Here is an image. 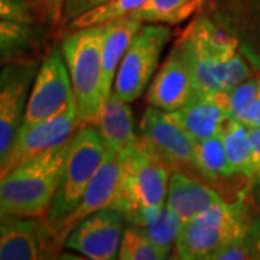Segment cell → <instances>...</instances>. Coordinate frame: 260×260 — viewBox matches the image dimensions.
I'll use <instances>...</instances> for the list:
<instances>
[{
    "instance_id": "obj_30",
    "label": "cell",
    "mask_w": 260,
    "mask_h": 260,
    "mask_svg": "<svg viewBox=\"0 0 260 260\" xmlns=\"http://www.w3.org/2000/svg\"><path fill=\"white\" fill-rule=\"evenodd\" d=\"M106 2L107 0H64L61 23L67 25L70 20H73L77 16L85 13V12L100 6V5L106 3Z\"/></svg>"
},
{
    "instance_id": "obj_3",
    "label": "cell",
    "mask_w": 260,
    "mask_h": 260,
    "mask_svg": "<svg viewBox=\"0 0 260 260\" xmlns=\"http://www.w3.org/2000/svg\"><path fill=\"white\" fill-rule=\"evenodd\" d=\"M120 185L114 208L126 215L167 204L172 167L143 136L119 153Z\"/></svg>"
},
{
    "instance_id": "obj_25",
    "label": "cell",
    "mask_w": 260,
    "mask_h": 260,
    "mask_svg": "<svg viewBox=\"0 0 260 260\" xmlns=\"http://www.w3.org/2000/svg\"><path fill=\"white\" fill-rule=\"evenodd\" d=\"M195 168L210 178H224L233 175L221 135H215L203 142H197Z\"/></svg>"
},
{
    "instance_id": "obj_29",
    "label": "cell",
    "mask_w": 260,
    "mask_h": 260,
    "mask_svg": "<svg viewBox=\"0 0 260 260\" xmlns=\"http://www.w3.org/2000/svg\"><path fill=\"white\" fill-rule=\"evenodd\" d=\"M0 19L35 23L29 0H0Z\"/></svg>"
},
{
    "instance_id": "obj_10",
    "label": "cell",
    "mask_w": 260,
    "mask_h": 260,
    "mask_svg": "<svg viewBox=\"0 0 260 260\" xmlns=\"http://www.w3.org/2000/svg\"><path fill=\"white\" fill-rule=\"evenodd\" d=\"M74 102L71 78L61 48H52L39 64L28 97L23 127L49 119Z\"/></svg>"
},
{
    "instance_id": "obj_32",
    "label": "cell",
    "mask_w": 260,
    "mask_h": 260,
    "mask_svg": "<svg viewBox=\"0 0 260 260\" xmlns=\"http://www.w3.org/2000/svg\"><path fill=\"white\" fill-rule=\"evenodd\" d=\"M62 6H64V0H47L45 5V15L51 20V23H61L62 18Z\"/></svg>"
},
{
    "instance_id": "obj_31",
    "label": "cell",
    "mask_w": 260,
    "mask_h": 260,
    "mask_svg": "<svg viewBox=\"0 0 260 260\" xmlns=\"http://www.w3.org/2000/svg\"><path fill=\"white\" fill-rule=\"evenodd\" d=\"M240 121L244 124H247L249 127H254V126H260V90L257 97L254 99V102L249 106V109L244 112L242 116Z\"/></svg>"
},
{
    "instance_id": "obj_16",
    "label": "cell",
    "mask_w": 260,
    "mask_h": 260,
    "mask_svg": "<svg viewBox=\"0 0 260 260\" xmlns=\"http://www.w3.org/2000/svg\"><path fill=\"white\" fill-rule=\"evenodd\" d=\"M142 23L143 22H140L139 19L129 15L104 25L102 74L103 99H106L113 91V84H114L117 68L126 51L129 49L135 35L142 28Z\"/></svg>"
},
{
    "instance_id": "obj_6",
    "label": "cell",
    "mask_w": 260,
    "mask_h": 260,
    "mask_svg": "<svg viewBox=\"0 0 260 260\" xmlns=\"http://www.w3.org/2000/svg\"><path fill=\"white\" fill-rule=\"evenodd\" d=\"M106 155L107 148L94 126L87 124L77 129L71 136L62 178L55 198L45 215V223L64 217L81 201Z\"/></svg>"
},
{
    "instance_id": "obj_27",
    "label": "cell",
    "mask_w": 260,
    "mask_h": 260,
    "mask_svg": "<svg viewBox=\"0 0 260 260\" xmlns=\"http://www.w3.org/2000/svg\"><path fill=\"white\" fill-rule=\"evenodd\" d=\"M260 259V218H254L249 230L214 254L213 260Z\"/></svg>"
},
{
    "instance_id": "obj_18",
    "label": "cell",
    "mask_w": 260,
    "mask_h": 260,
    "mask_svg": "<svg viewBox=\"0 0 260 260\" xmlns=\"http://www.w3.org/2000/svg\"><path fill=\"white\" fill-rule=\"evenodd\" d=\"M117 94L112 91L103 102L94 127L100 133L106 148L116 153H120L126 146H129L136 139L133 114L127 106Z\"/></svg>"
},
{
    "instance_id": "obj_22",
    "label": "cell",
    "mask_w": 260,
    "mask_h": 260,
    "mask_svg": "<svg viewBox=\"0 0 260 260\" xmlns=\"http://www.w3.org/2000/svg\"><path fill=\"white\" fill-rule=\"evenodd\" d=\"M204 0H148L130 16L149 23L177 25L201 8Z\"/></svg>"
},
{
    "instance_id": "obj_13",
    "label": "cell",
    "mask_w": 260,
    "mask_h": 260,
    "mask_svg": "<svg viewBox=\"0 0 260 260\" xmlns=\"http://www.w3.org/2000/svg\"><path fill=\"white\" fill-rule=\"evenodd\" d=\"M142 136L171 167H195L197 142L169 112L149 106L140 121Z\"/></svg>"
},
{
    "instance_id": "obj_1",
    "label": "cell",
    "mask_w": 260,
    "mask_h": 260,
    "mask_svg": "<svg viewBox=\"0 0 260 260\" xmlns=\"http://www.w3.org/2000/svg\"><path fill=\"white\" fill-rule=\"evenodd\" d=\"M177 44L189 64L200 95L227 93L250 75L236 39L205 16L195 18Z\"/></svg>"
},
{
    "instance_id": "obj_33",
    "label": "cell",
    "mask_w": 260,
    "mask_h": 260,
    "mask_svg": "<svg viewBox=\"0 0 260 260\" xmlns=\"http://www.w3.org/2000/svg\"><path fill=\"white\" fill-rule=\"evenodd\" d=\"M251 145H253V160L256 171H260V126L249 127Z\"/></svg>"
},
{
    "instance_id": "obj_7",
    "label": "cell",
    "mask_w": 260,
    "mask_h": 260,
    "mask_svg": "<svg viewBox=\"0 0 260 260\" xmlns=\"http://www.w3.org/2000/svg\"><path fill=\"white\" fill-rule=\"evenodd\" d=\"M39 68L35 58H12L0 67V168L23 127L30 87Z\"/></svg>"
},
{
    "instance_id": "obj_23",
    "label": "cell",
    "mask_w": 260,
    "mask_h": 260,
    "mask_svg": "<svg viewBox=\"0 0 260 260\" xmlns=\"http://www.w3.org/2000/svg\"><path fill=\"white\" fill-rule=\"evenodd\" d=\"M38 38L34 23L0 19V61L26 54L37 45Z\"/></svg>"
},
{
    "instance_id": "obj_5",
    "label": "cell",
    "mask_w": 260,
    "mask_h": 260,
    "mask_svg": "<svg viewBox=\"0 0 260 260\" xmlns=\"http://www.w3.org/2000/svg\"><path fill=\"white\" fill-rule=\"evenodd\" d=\"M254 218L242 201L210 207L182 224L177 243L179 259L213 260L214 254L242 237Z\"/></svg>"
},
{
    "instance_id": "obj_37",
    "label": "cell",
    "mask_w": 260,
    "mask_h": 260,
    "mask_svg": "<svg viewBox=\"0 0 260 260\" xmlns=\"http://www.w3.org/2000/svg\"><path fill=\"white\" fill-rule=\"evenodd\" d=\"M2 65H3V61H0V67H2Z\"/></svg>"
},
{
    "instance_id": "obj_15",
    "label": "cell",
    "mask_w": 260,
    "mask_h": 260,
    "mask_svg": "<svg viewBox=\"0 0 260 260\" xmlns=\"http://www.w3.org/2000/svg\"><path fill=\"white\" fill-rule=\"evenodd\" d=\"M169 113L182 124L195 142H203L220 135L224 123L232 117L227 93L200 95L185 107Z\"/></svg>"
},
{
    "instance_id": "obj_26",
    "label": "cell",
    "mask_w": 260,
    "mask_h": 260,
    "mask_svg": "<svg viewBox=\"0 0 260 260\" xmlns=\"http://www.w3.org/2000/svg\"><path fill=\"white\" fill-rule=\"evenodd\" d=\"M172 250L153 242L140 229L127 224L123 230L119 259L121 260H162Z\"/></svg>"
},
{
    "instance_id": "obj_8",
    "label": "cell",
    "mask_w": 260,
    "mask_h": 260,
    "mask_svg": "<svg viewBox=\"0 0 260 260\" xmlns=\"http://www.w3.org/2000/svg\"><path fill=\"white\" fill-rule=\"evenodd\" d=\"M171 37V30L164 25H145L135 35L129 49L117 68L113 91L123 102L138 100L149 81L155 75L159 58Z\"/></svg>"
},
{
    "instance_id": "obj_28",
    "label": "cell",
    "mask_w": 260,
    "mask_h": 260,
    "mask_svg": "<svg viewBox=\"0 0 260 260\" xmlns=\"http://www.w3.org/2000/svg\"><path fill=\"white\" fill-rule=\"evenodd\" d=\"M260 90V77L247 78L240 84L234 85L232 90L227 91L230 116L240 120L244 112L249 109L251 103L257 97Z\"/></svg>"
},
{
    "instance_id": "obj_19",
    "label": "cell",
    "mask_w": 260,
    "mask_h": 260,
    "mask_svg": "<svg viewBox=\"0 0 260 260\" xmlns=\"http://www.w3.org/2000/svg\"><path fill=\"white\" fill-rule=\"evenodd\" d=\"M37 224L23 217L5 215L0 220V260L39 259Z\"/></svg>"
},
{
    "instance_id": "obj_35",
    "label": "cell",
    "mask_w": 260,
    "mask_h": 260,
    "mask_svg": "<svg viewBox=\"0 0 260 260\" xmlns=\"http://www.w3.org/2000/svg\"><path fill=\"white\" fill-rule=\"evenodd\" d=\"M253 177H254V179H256V184H257V188H259V197H260V171H256Z\"/></svg>"
},
{
    "instance_id": "obj_4",
    "label": "cell",
    "mask_w": 260,
    "mask_h": 260,
    "mask_svg": "<svg viewBox=\"0 0 260 260\" xmlns=\"http://www.w3.org/2000/svg\"><path fill=\"white\" fill-rule=\"evenodd\" d=\"M103 38L104 25H99L71 30L61 44L80 126H93L104 102L102 91Z\"/></svg>"
},
{
    "instance_id": "obj_9",
    "label": "cell",
    "mask_w": 260,
    "mask_h": 260,
    "mask_svg": "<svg viewBox=\"0 0 260 260\" xmlns=\"http://www.w3.org/2000/svg\"><path fill=\"white\" fill-rule=\"evenodd\" d=\"M120 172L119 153L107 149V155L102 167L99 168L91 182L87 186L81 201L64 217L51 223H45L42 233L49 236V244L54 249L64 246L67 236L85 217L104 208H114L120 185Z\"/></svg>"
},
{
    "instance_id": "obj_34",
    "label": "cell",
    "mask_w": 260,
    "mask_h": 260,
    "mask_svg": "<svg viewBox=\"0 0 260 260\" xmlns=\"http://www.w3.org/2000/svg\"><path fill=\"white\" fill-rule=\"evenodd\" d=\"M30 3L37 5V6H42L45 9V5H47V0H29Z\"/></svg>"
},
{
    "instance_id": "obj_11",
    "label": "cell",
    "mask_w": 260,
    "mask_h": 260,
    "mask_svg": "<svg viewBox=\"0 0 260 260\" xmlns=\"http://www.w3.org/2000/svg\"><path fill=\"white\" fill-rule=\"evenodd\" d=\"M124 223V214L119 210H100L77 224L67 236L64 246L87 259H117Z\"/></svg>"
},
{
    "instance_id": "obj_36",
    "label": "cell",
    "mask_w": 260,
    "mask_h": 260,
    "mask_svg": "<svg viewBox=\"0 0 260 260\" xmlns=\"http://www.w3.org/2000/svg\"><path fill=\"white\" fill-rule=\"evenodd\" d=\"M3 217H5V215H3V214L0 213V220H2V218H3Z\"/></svg>"
},
{
    "instance_id": "obj_21",
    "label": "cell",
    "mask_w": 260,
    "mask_h": 260,
    "mask_svg": "<svg viewBox=\"0 0 260 260\" xmlns=\"http://www.w3.org/2000/svg\"><path fill=\"white\" fill-rule=\"evenodd\" d=\"M220 135L223 138L225 155L233 174L253 177L256 167L253 160V145L249 126L234 117H229Z\"/></svg>"
},
{
    "instance_id": "obj_12",
    "label": "cell",
    "mask_w": 260,
    "mask_h": 260,
    "mask_svg": "<svg viewBox=\"0 0 260 260\" xmlns=\"http://www.w3.org/2000/svg\"><path fill=\"white\" fill-rule=\"evenodd\" d=\"M200 97L194 75L181 47L175 44L148 90L149 106L175 112Z\"/></svg>"
},
{
    "instance_id": "obj_2",
    "label": "cell",
    "mask_w": 260,
    "mask_h": 260,
    "mask_svg": "<svg viewBox=\"0 0 260 260\" xmlns=\"http://www.w3.org/2000/svg\"><path fill=\"white\" fill-rule=\"evenodd\" d=\"M70 142L25 159L0 175V213L23 218L47 215L62 178Z\"/></svg>"
},
{
    "instance_id": "obj_24",
    "label": "cell",
    "mask_w": 260,
    "mask_h": 260,
    "mask_svg": "<svg viewBox=\"0 0 260 260\" xmlns=\"http://www.w3.org/2000/svg\"><path fill=\"white\" fill-rule=\"evenodd\" d=\"M148 0H107L100 6L85 12L83 15L70 20L65 26L70 30L75 29L91 28L99 25H106L112 20L129 16L135 10H138Z\"/></svg>"
},
{
    "instance_id": "obj_20",
    "label": "cell",
    "mask_w": 260,
    "mask_h": 260,
    "mask_svg": "<svg viewBox=\"0 0 260 260\" xmlns=\"http://www.w3.org/2000/svg\"><path fill=\"white\" fill-rule=\"evenodd\" d=\"M127 224L140 229L153 242L172 250L174 243H177L179 232L182 229V220L172 213L167 205L152 210H139L126 215Z\"/></svg>"
},
{
    "instance_id": "obj_17",
    "label": "cell",
    "mask_w": 260,
    "mask_h": 260,
    "mask_svg": "<svg viewBox=\"0 0 260 260\" xmlns=\"http://www.w3.org/2000/svg\"><path fill=\"white\" fill-rule=\"evenodd\" d=\"M221 201V195L213 188L203 185L179 172L171 175L165 205L182 220V223L192 220L198 214Z\"/></svg>"
},
{
    "instance_id": "obj_14",
    "label": "cell",
    "mask_w": 260,
    "mask_h": 260,
    "mask_svg": "<svg viewBox=\"0 0 260 260\" xmlns=\"http://www.w3.org/2000/svg\"><path fill=\"white\" fill-rule=\"evenodd\" d=\"M78 127L81 126L77 117L75 103H71L65 110L49 119L38 121L29 127H22L9 158L0 168V175L25 159L62 145L64 142L71 139Z\"/></svg>"
}]
</instances>
